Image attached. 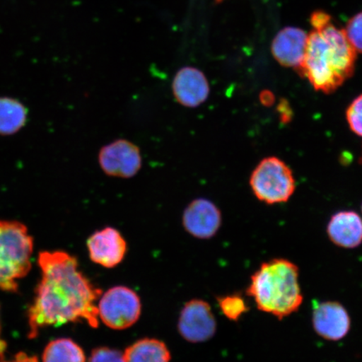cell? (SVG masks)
Wrapping results in <instances>:
<instances>
[{
  "label": "cell",
  "instance_id": "11",
  "mask_svg": "<svg viewBox=\"0 0 362 362\" xmlns=\"http://www.w3.org/2000/svg\"><path fill=\"white\" fill-rule=\"evenodd\" d=\"M182 223L185 230L193 237L209 239L214 237L221 228V214L214 202L198 198L185 208Z\"/></svg>",
  "mask_w": 362,
  "mask_h": 362
},
{
  "label": "cell",
  "instance_id": "19",
  "mask_svg": "<svg viewBox=\"0 0 362 362\" xmlns=\"http://www.w3.org/2000/svg\"><path fill=\"white\" fill-rule=\"evenodd\" d=\"M343 30L351 47L362 54V12L351 18Z\"/></svg>",
  "mask_w": 362,
  "mask_h": 362
},
{
  "label": "cell",
  "instance_id": "17",
  "mask_svg": "<svg viewBox=\"0 0 362 362\" xmlns=\"http://www.w3.org/2000/svg\"><path fill=\"white\" fill-rule=\"evenodd\" d=\"M43 362H87L84 351L71 339L62 338L48 344L43 352Z\"/></svg>",
  "mask_w": 362,
  "mask_h": 362
},
{
  "label": "cell",
  "instance_id": "6",
  "mask_svg": "<svg viewBox=\"0 0 362 362\" xmlns=\"http://www.w3.org/2000/svg\"><path fill=\"white\" fill-rule=\"evenodd\" d=\"M141 301L129 288L117 286L103 294L98 303V316L104 325L113 329L132 327L141 314Z\"/></svg>",
  "mask_w": 362,
  "mask_h": 362
},
{
  "label": "cell",
  "instance_id": "4",
  "mask_svg": "<svg viewBox=\"0 0 362 362\" xmlns=\"http://www.w3.org/2000/svg\"><path fill=\"white\" fill-rule=\"evenodd\" d=\"M33 238L24 224L0 221V289L16 293L31 269Z\"/></svg>",
  "mask_w": 362,
  "mask_h": 362
},
{
  "label": "cell",
  "instance_id": "9",
  "mask_svg": "<svg viewBox=\"0 0 362 362\" xmlns=\"http://www.w3.org/2000/svg\"><path fill=\"white\" fill-rule=\"evenodd\" d=\"M312 325L318 336L330 341H341L351 329L349 313L337 301L314 302Z\"/></svg>",
  "mask_w": 362,
  "mask_h": 362
},
{
  "label": "cell",
  "instance_id": "10",
  "mask_svg": "<svg viewBox=\"0 0 362 362\" xmlns=\"http://www.w3.org/2000/svg\"><path fill=\"white\" fill-rule=\"evenodd\" d=\"M171 88L175 101L185 107L201 106L210 95V85L206 75L193 66L180 68L172 81Z\"/></svg>",
  "mask_w": 362,
  "mask_h": 362
},
{
  "label": "cell",
  "instance_id": "13",
  "mask_svg": "<svg viewBox=\"0 0 362 362\" xmlns=\"http://www.w3.org/2000/svg\"><path fill=\"white\" fill-rule=\"evenodd\" d=\"M308 35L297 27H285L276 35L271 45L275 60L284 67L300 69L305 55Z\"/></svg>",
  "mask_w": 362,
  "mask_h": 362
},
{
  "label": "cell",
  "instance_id": "16",
  "mask_svg": "<svg viewBox=\"0 0 362 362\" xmlns=\"http://www.w3.org/2000/svg\"><path fill=\"white\" fill-rule=\"evenodd\" d=\"M26 108L21 103L10 98H0V134H16L25 126Z\"/></svg>",
  "mask_w": 362,
  "mask_h": 362
},
{
  "label": "cell",
  "instance_id": "25",
  "mask_svg": "<svg viewBox=\"0 0 362 362\" xmlns=\"http://www.w3.org/2000/svg\"><path fill=\"white\" fill-rule=\"evenodd\" d=\"M7 349V344L1 338V325H0V361L4 360Z\"/></svg>",
  "mask_w": 362,
  "mask_h": 362
},
{
  "label": "cell",
  "instance_id": "8",
  "mask_svg": "<svg viewBox=\"0 0 362 362\" xmlns=\"http://www.w3.org/2000/svg\"><path fill=\"white\" fill-rule=\"evenodd\" d=\"M178 330L189 342L209 341L216 332V321L210 305L201 300L187 303L180 312Z\"/></svg>",
  "mask_w": 362,
  "mask_h": 362
},
{
  "label": "cell",
  "instance_id": "1",
  "mask_svg": "<svg viewBox=\"0 0 362 362\" xmlns=\"http://www.w3.org/2000/svg\"><path fill=\"white\" fill-rule=\"evenodd\" d=\"M38 264L42 279L28 310V337L35 339L45 327L81 321L98 328L96 301L102 291L78 269L76 257L62 251L42 252Z\"/></svg>",
  "mask_w": 362,
  "mask_h": 362
},
{
  "label": "cell",
  "instance_id": "5",
  "mask_svg": "<svg viewBox=\"0 0 362 362\" xmlns=\"http://www.w3.org/2000/svg\"><path fill=\"white\" fill-rule=\"evenodd\" d=\"M250 185L255 197L269 205L288 202L296 191L292 170L277 157L265 158L257 165Z\"/></svg>",
  "mask_w": 362,
  "mask_h": 362
},
{
  "label": "cell",
  "instance_id": "12",
  "mask_svg": "<svg viewBox=\"0 0 362 362\" xmlns=\"http://www.w3.org/2000/svg\"><path fill=\"white\" fill-rule=\"evenodd\" d=\"M87 245L90 260L107 269L119 264L127 252L125 239L119 230L110 226L94 233Z\"/></svg>",
  "mask_w": 362,
  "mask_h": 362
},
{
  "label": "cell",
  "instance_id": "22",
  "mask_svg": "<svg viewBox=\"0 0 362 362\" xmlns=\"http://www.w3.org/2000/svg\"><path fill=\"white\" fill-rule=\"evenodd\" d=\"M0 362H38V358L35 356H29L24 352L18 353L15 358L11 361H0Z\"/></svg>",
  "mask_w": 362,
  "mask_h": 362
},
{
  "label": "cell",
  "instance_id": "3",
  "mask_svg": "<svg viewBox=\"0 0 362 362\" xmlns=\"http://www.w3.org/2000/svg\"><path fill=\"white\" fill-rule=\"evenodd\" d=\"M298 274V267L287 259L265 262L252 274L247 294L257 309L283 320L296 313L304 300Z\"/></svg>",
  "mask_w": 362,
  "mask_h": 362
},
{
  "label": "cell",
  "instance_id": "7",
  "mask_svg": "<svg viewBox=\"0 0 362 362\" xmlns=\"http://www.w3.org/2000/svg\"><path fill=\"white\" fill-rule=\"evenodd\" d=\"M102 170L111 177L129 179L142 167L141 152L137 144L119 139L103 146L98 153Z\"/></svg>",
  "mask_w": 362,
  "mask_h": 362
},
{
  "label": "cell",
  "instance_id": "20",
  "mask_svg": "<svg viewBox=\"0 0 362 362\" xmlns=\"http://www.w3.org/2000/svg\"><path fill=\"white\" fill-rule=\"evenodd\" d=\"M346 119L353 133L362 138V94L348 107Z\"/></svg>",
  "mask_w": 362,
  "mask_h": 362
},
{
  "label": "cell",
  "instance_id": "18",
  "mask_svg": "<svg viewBox=\"0 0 362 362\" xmlns=\"http://www.w3.org/2000/svg\"><path fill=\"white\" fill-rule=\"evenodd\" d=\"M217 301L223 314L232 321H238L242 315L249 310L245 300L240 294L234 293L219 297L217 298Z\"/></svg>",
  "mask_w": 362,
  "mask_h": 362
},
{
  "label": "cell",
  "instance_id": "23",
  "mask_svg": "<svg viewBox=\"0 0 362 362\" xmlns=\"http://www.w3.org/2000/svg\"><path fill=\"white\" fill-rule=\"evenodd\" d=\"M280 116L282 121H288L291 119V113L289 112L288 104L287 102H281L279 106Z\"/></svg>",
  "mask_w": 362,
  "mask_h": 362
},
{
  "label": "cell",
  "instance_id": "21",
  "mask_svg": "<svg viewBox=\"0 0 362 362\" xmlns=\"http://www.w3.org/2000/svg\"><path fill=\"white\" fill-rule=\"evenodd\" d=\"M88 362H125L124 353L107 347L94 349Z\"/></svg>",
  "mask_w": 362,
  "mask_h": 362
},
{
  "label": "cell",
  "instance_id": "2",
  "mask_svg": "<svg viewBox=\"0 0 362 362\" xmlns=\"http://www.w3.org/2000/svg\"><path fill=\"white\" fill-rule=\"evenodd\" d=\"M356 62V52L344 30L330 21L308 36L305 55L298 70L315 90L330 94L351 78Z\"/></svg>",
  "mask_w": 362,
  "mask_h": 362
},
{
  "label": "cell",
  "instance_id": "14",
  "mask_svg": "<svg viewBox=\"0 0 362 362\" xmlns=\"http://www.w3.org/2000/svg\"><path fill=\"white\" fill-rule=\"evenodd\" d=\"M328 237L339 247L352 249L362 243V219L355 211L337 212L327 226Z\"/></svg>",
  "mask_w": 362,
  "mask_h": 362
},
{
  "label": "cell",
  "instance_id": "15",
  "mask_svg": "<svg viewBox=\"0 0 362 362\" xmlns=\"http://www.w3.org/2000/svg\"><path fill=\"white\" fill-rule=\"evenodd\" d=\"M125 362H170V352L164 342L156 339H143L124 352Z\"/></svg>",
  "mask_w": 362,
  "mask_h": 362
},
{
  "label": "cell",
  "instance_id": "24",
  "mask_svg": "<svg viewBox=\"0 0 362 362\" xmlns=\"http://www.w3.org/2000/svg\"><path fill=\"white\" fill-rule=\"evenodd\" d=\"M274 101V97L273 93H271L270 92H264L261 93V102L262 104H264V105L269 106L271 104H273Z\"/></svg>",
  "mask_w": 362,
  "mask_h": 362
}]
</instances>
